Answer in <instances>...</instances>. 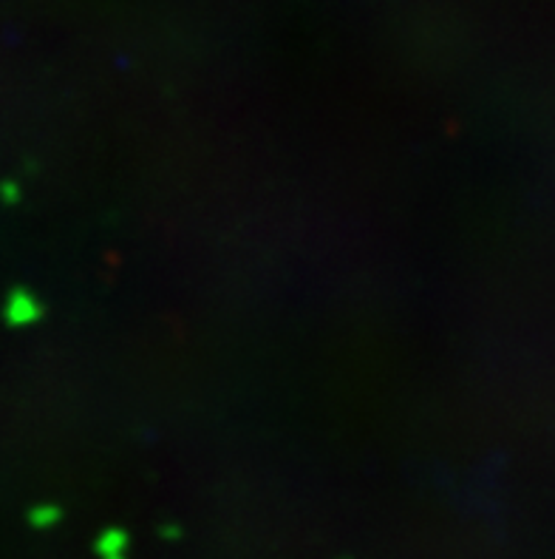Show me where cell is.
Instances as JSON below:
<instances>
[{"instance_id":"cell-1","label":"cell","mask_w":555,"mask_h":559,"mask_svg":"<svg viewBox=\"0 0 555 559\" xmlns=\"http://www.w3.org/2000/svg\"><path fill=\"white\" fill-rule=\"evenodd\" d=\"M32 523H35V525H49V523H55V511H46V509L35 511V514H32Z\"/></svg>"}]
</instances>
